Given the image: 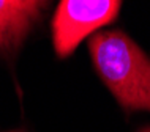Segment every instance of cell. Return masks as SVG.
I'll use <instances>...</instances> for the list:
<instances>
[{
  "instance_id": "1",
  "label": "cell",
  "mask_w": 150,
  "mask_h": 132,
  "mask_svg": "<svg viewBox=\"0 0 150 132\" xmlns=\"http://www.w3.org/2000/svg\"><path fill=\"white\" fill-rule=\"evenodd\" d=\"M88 49L96 71L127 110H150V60L123 31L93 35Z\"/></svg>"
},
{
  "instance_id": "2",
  "label": "cell",
  "mask_w": 150,
  "mask_h": 132,
  "mask_svg": "<svg viewBox=\"0 0 150 132\" xmlns=\"http://www.w3.org/2000/svg\"><path fill=\"white\" fill-rule=\"evenodd\" d=\"M120 2L63 0L52 19L54 47L59 57H68L87 35L114 21Z\"/></svg>"
},
{
  "instance_id": "3",
  "label": "cell",
  "mask_w": 150,
  "mask_h": 132,
  "mask_svg": "<svg viewBox=\"0 0 150 132\" xmlns=\"http://www.w3.org/2000/svg\"><path fill=\"white\" fill-rule=\"evenodd\" d=\"M46 5V2L33 0H0V47L21 43Z\"/></svg>"
},
{
  "instance_id": "4",
  "label": "cell",
  "mask_w": 150,
  "mask_h": 132,
  "mask_svg": "<svg viewBox=\"0 0 150 132\" xmlns=\"http://www.w3.org/2000/svg\"><path fill=\"white\" fill-rule=\"evenodd\" d=\"M141 132H150V127H147V129H144V131H141Z\"/></svg>"
},
{
  "instance_id": "5",
  "label": "cell",
  "mask_w": 150,
  "mask_h": 132,
  "mask_svg": "<svg viewBox=\"0 0 150 132\" xmlns=\"http://www.w3.org/2000/svg\"><path fill=\"white\" fill-rule=\"evenodd\" d=\"M11 132H22V131H11Z\"/></svg>"
}]
</instances>
